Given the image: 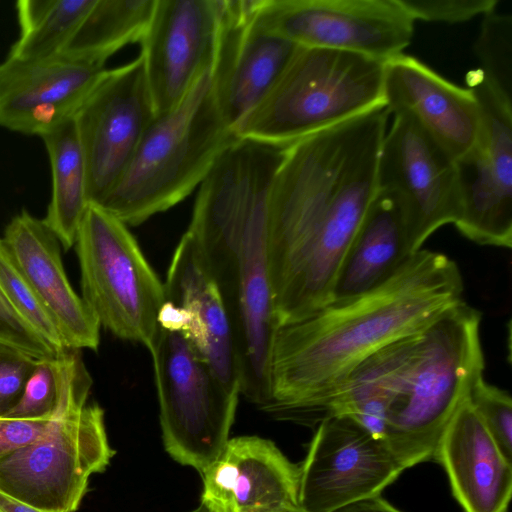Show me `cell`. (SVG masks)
I'll use <instances>...</instances> for the list:
<instances>
[{"mask_svg":"<svg viewBox=\"0 0 512 512\" xmlns=\"http://www.w3.org/2000/svg\"><path fill=\"white\" fill-rule=\"evenodd\" d=\"M238 138L219 112L207 71L175 108L154 119L98 206L139 225L187 197Z\"/></svg>","mask_w":512,"mask_h":512,"instance_id":"277c9868","label":"cell"},{"mask_svg":"<svg viewBox=\"0 0 512 512\" xmlns=\"http://www.w3.org/2000/svg\"><path fill=\"white\" fill-rule=\"evenodd\" d=\"M377 191L398 206L413 254L461 213L457 162L408 113L394 114L377 163Z\"/></svg>","mask_w":512,"mask_h":512,"instance_id":"9c48e42d","label":"cell"},{"mask_svg":"<svg viewBox=\"0 0 512 512\" xmlns=\"http://www.w3.org/2000/svg\"><path fill=\"white\" fill-rule=\"evenodd\" d=\"M481 318L463 300L423 330L386 421L384 441L404 470L433 458L448 422L483 377Z\"/></svg>","mask_w":512,"mask_h":512,"instance_id":"5b68a950","label":"cell"},{"mask_svg":"<svg viewBox=\"0 0 512 512\" xmlns=\"http://www.w3.org/2000/svg\"><path fill=\"white\" fill-rule=\"evenodd\" d=\"M165 300L182 308V334L231 392L240 394V365L230 317L195 237L186 231L173 254L164 283Z\"/></svg>","mask_w":512,"mask_h":512,"instance_id":"d6986e66","label":"cell"},{"mask_svg":"<svg viewBox=\"0 0 512 512\" xmlns=\"http://www.w3.org/2000/svg\"><path fill=\"white\" fill-rule=\"evenodd\" d=\"M481 121L472 150L457 162L461 213L454 224L467 239L512 246V100L495 92L481 71L467 74Z\"/></svg>","mask_w":512,"mask_h":512,"instance_id":"8fae6325","label":"cell"},{"mask_svg":"<svg viewBox=\"0 0 512 512\" xmlns=\"http://www.w3.org/2000/svg\"><path fill=\"white\" fill-rule=\"evenodd\" d=\"M149 351L165 450L202 473L229 440L239 393L221 383L181 333L159 326Z\"/></svg>","mask_w":512,"mask_h":512,"instance_id":"ba28073f","label":"cell"},{"mask_svg":"<svg viewBox=\"0 0 512 512\" xmlns=\"http://www.w3.org/2000/svg\"><path fill=\"white\" fill-rule=\"evenodd\" d=\"M3 240L56 323L66 347L97 350L100 325L68 281L61 243L43 219L23 209L6 226Z\"/></svg>","mask_w":512,"mask_h":512,"instance_id":"ffe728a7","label":"cell"},{"mask_svg":"<svg viewBox=\"0 0 512 512\" xmlns=\"http://www.w3.org/2000/svg\"><path fill=\"white\" fill-rule=\"evenodd\" d=\"M0 344L36 359L57 356L48 343L12 309L1 293Z\"/></svg>","mask_w":512,"mask_h":512,"instance_id":"1f68e13d","label":"cell"},{"mask_svg":"<svg viewBox=\"0 0 512 512\" xmlns=\"http://www.w3.org/2000/svg\"><path fill=\"white\" fill-rule=\"evenodd\" d=\"M386 61L350 51L299 46L235 133L239 138L288 146L385 105Z\"/></svg>","mask_w":512,"mask_h":512,"instance_id":"8992f818","label":"cell"},{"mask_svg":"<svg viewBox=\"0 0 512 512\" xmlns=\"http://www.w3.org/2000/svg\"><path fill=\"white\" fill-rule=\"evenodd\" d=\"M38 360L0 344V417L18 402Z\"/></svg>","mask_w":512,"mask_h":512,"instance_id":"d6a6232c","label":"cell"},{"mask_svg":"<svg viewBox=\"0 0 512 512\" xmlns=\"http://www.w3.org/2000/svg\"><path fill=\"white\" fill-rule=\"evenodd\" d=\"M259 23L301 47L389 60L410 45L415 21L398 0H254Z\"/></svg>","mask_w":512,"mask_h":512,"instance_id":"30bf717a","label":"cell"},{"mask_svg":"<svg viewBox=\"0 0 512 512\" xmlns=\"http://www.w3.org/2000/svg\"><path fill=\"white\" fill-rule=\"evenodd\" d=\"M201 474V505L209 512H277L298 506L299 467L264 438L229 439Z\"/></svg>","mask_w":512,"mask_h":512,"instance_id":"ac0fdd59","label":"cell"},{"mask_svg":"<svg viewBox=\"0 0 512 512\" xmlns=\"http://www.w3.org/2000/svg\"><path fill=\"white\" fill-rule=\"evenodd\" d=\"M336 512H402L380 496L367 499Z\"/></svg>","mask_w":512,"mask_h":512,"instance_id":"e575fe53","label":"cell"},{"mask_svg":"<svg viewBox=\"0 0 512 512\" xmlns=\"http://www.w3.org/2000/svg\"><path fill=\"white\" fill-rule=\"evenodd\" d=\"M468 401L505 456L512 460V400L510 394L487 383L481 377L472 386Z\"/></svg>","mask_w":512,"mask_h":512,"instance_id":"f1b7e54d","label":"cell"},{"mask_svg":"<svg viewBox=\"0 0 512 512\" xmlns=\"http://www.w3.org/2000/svg\"><path fill=\"white\" fill-rule=\"evenodd\" d=\"M191 512H209L203 505H200L197 509Z\"/></svg>","mask_w":512,"mask_h":512,"instance_id":"74e56055","label":"cell"},{"mask_svg":"<svg viewBox=\"0 0 512 512\" xmlns=\"http://www.w3.org/2000/svg\"><path fill=\"white\" fill-rule=\"evenodd\" d=\"M384 99L389 113H408L456 162L474 147L481 111L470 88L457 86L415 57L385 63Z\"/></svg>","mask_w":512,"mask_h":512,"instance_id":"e0dca14e","label":"cell"},{"mask_svg":"<svg viewBox=\"0 0 512 512\" xmlns=\"http://www.w3.org/2000/svg\"><path fill=\"white\" fill-rule=\"evenodd\" d=\"M411 255L398 206L391 196L377 191L339 269L331 301L379 286Z\"/></svg>","mask_w":512,"mask_h":512,"instance_id":"603a6c76","label":"cell"},{"mask_svg":"<svg viewBox=\"0 0 512 512\" xmlns=\"http://www.w3.org/2000/svg\"><path fill=\"white\" fill-rule=\"evenodd\" d=\"M58 399L46 432L0 460V491L47 512H75L92 474L108 466L104 412L86 405L92 379L79 350L54 358Z\"/></svg>","mask_w":512,"mask_h":512,"instance_id":"3957f363","label":"cell"},{"mask_svg":"<svg viewBox=\"0 0 512 512\" xmlns=\"http://www.w3.org/2000/svg\"><path fill=\"white\" fill-rule=\"evenodd\" d=\"M53 416L40 419L0 417V460L42 436Z\"/></svg>","mask_w":512,"mask_h":512,"instance_id":"836d02e7","label":"cell"},{"mask_svg":"<svg viewBox=\"0 0 512 512\" xmlns=\"http://www.w3.org/2000/svg\"><path fill=\"white\" fill-rule=\"evenodd\" d=\"M221 0H156L140 40L156 117L175 108L210 71Z\"/></svg>","mask_w":512,"mask_h":512,"instance_id":"9a60e30c","label":"cell"},{"mask_svg":"<svg viewBox=\"0 0 512 512\" xmlns=\"http://www.w3.org/2000/svg\"><path fill=\"white\" fill-rule=\"evenodd\" d=\"M156 0H95L61 56L105 66L124 46L140 42Z\"/></svg>","mask_w":512,"mask_h":512,"instance_id":"d4e9b609","label":"cell"},{"mask_svg":"<svg viewBox=\"0 0 512 512\" xmlns=\"http://www.w3.org/2000/svg\"><path fill=\"white\" fill-rule=\"evenodd\" d=\"M0 293L57 355L68 349L56 323L21 271L3 238H0Z\"/></svg>","mask_w":512,"mask_h":512,"instance_id":"4316f807","label":"cell"},{"mask_svg":"<svg viewBox=\"0 0 512 512\" xmlns=\"http://www.w3.org/2000/svg\"><path fill=\"white\" fill-rule=\"evenodd\" d=\"M82 299L100 327L151 348L165 302L160 281L127 225L89 203L76 234Z\"/></svg>","mask_w":512,"mask_h":512,"instance_id":"52a82bcc","label":"cell"},{"mask_svg":"<svg viewBox=\"0 0 512 512\" xmlns=\"http://www.w3.org/2000/svg\"><path fill=\"white\" fill-rule=\"evenodd\" d=\"M474 51L487 83L512 100V16L496 10L484 15Z\"/></svg>","mask_w":512,"mask_h":512,"instance_id":"83f0119b","label":"cell"},{"mask_svg":"<svg viewBox=\"0 0 512 512\" xmlns=\"http://www.w3.org/2000/svg\"><path fill=\"white\" fill-rule=\"evenodd\" d=\"M277 512H305V511H303L299 506H290V507L283 508Z\"/></svg>","mask_w":512,"mask_h":512,"instance_id":"8d00e7d4","label":"cell"},{"mask_svg":"<svg viewBox=\"0 0 512 512\" xmlns=\"http://www.w3.org/2000/svg\"><path fill=\"white\" fill-rule=\"evenodd\" d=\"M54 358L37 361L18 402L5 417L40 419L54 414L58 399Z\"/></svg>","mask_w":512,"mask_h":512,"instance_id":"f546056e","label":"cell"},{"mask_svg":"<svg viewBox=\"0 0 512 512\" xmlns=\"http://www.w3.org/2000/svg\"><path fill=\"white\" fill-rule=\"evenodd\" d=\"M434 459L445 469L464 512H507L512 493V460L468 399L437 443Z\"/></svg>","mask_w":512,"mask_h":512,"instance_id":"44dd1931","label":"cell"},{"mask_svg":"<svg viewBox=\"0 0 512 512\" xmlns=\"http://www.w3.org/2000/svg\"><path fill=\"white\" fill-rule=\"evenodd\" d=\"M41 138L52 174L51 200L43 221L67 251L75 244L78 227L89 204L86 163L74 118Z\"/></svg>","mask_w":512,"mask_h":512,"instance_id":"cb8c5ba5","label":"cell"},{"mask_svg":"<svg viewBox=\"0 0 512 512\" xmlns=\"http://www.w3.org/2000/svg\"><path fill=\"white\" fill-rule=\"evenodd\" d=\"M95 0H20V34L8 57L38 61L59 56Z\"/></svg>","mask_w":512,"mask_h":512,"instance_id":"484cf974","label":"cell"},{"mask_svg":"<svg viewBox=\"0 0 512 512\" xmlns=\"http://www.w3.org/2000/svg\"><path fill=\"white\" fill-rule=\"evenodd\" d=\"M73 118L86 163L88 202L99 205L156 118L141 55L106 69Z\"/></svg>","mask_w":512,"mask_h":512,"instance_id":"7c38bea8","label":"cell"},{"mask_svg":"<svg viewBox=\"0 0 512 512\" xmlns=\"http://www.w3.org/2000/svg\"><path fill=\"white\" fill-rule=\"evenodd\" d=\"M403 470L384 440L349 417L325 416L299 467L298 506L336 512L380 496Z\"/></svg>","mask_w":512,"mask_h":512,"instance_id":"4fadbf2b","label":"cell"},{"mask_svg":"<svg viewBox=\"0 0 512 512\" xmlns=\"http://www.w3.org/2000/svg\"><path fill=\"white\" fill-rule=\"evenodd\" d=\"M0 512H47L19 501L0 491Z\"/></svg>","mask_w":512,"mask_h":512,"instance_id":"d590c367","label":"cell"},{"mask_svg":"<svg viewBox=\"0 0 512 512\" xmlns=\"http://www.w3.org/2000/svg\"><path fill=\"white\" fill-rule=\"evenodd\" d=\"M463 292L457 264L442 253L420 249L379 286L278 326L267 398L260 408L284 418L321 412L357 365L428 327L463 301Z\"/></svg>","mask_w":512,"mask_h":512,"instance_id":"6da1fadb","label":"cell"},{"mask_svg":"<svg viewBox=\"0 0 512 512\" xmlns=\"http://www.w3.org/2000/svg\"><path fill=\"white\" fill-rule=\"evenodd\" d=\"M414 21L459 24L497 9L498 0H398Z\"/></svg>","mask_w":512,"mask_h":512,"instance_id":"4dcf8cb0","label":"cell"},{"mask_svg":"<svg viewBox=\"0 0 512 512\" xmlns=\"http://www.w3.org/2000/svg\"><path fill=\"white\" fill-rule=\"evenodd\" d=\"M298 47L259 23L254 0H221L210 77L219 112L234 132L267 95Z\"/></svg>","mask_w":512,"mask_h":512,"instance_id":"5bb4252c","label":"cell"},{"mask_svg":"<svg viewBox=\"0 0 512 512\" xmlns=\"http://www.w3.org/2000/svg\"><path fill=\"white\" fill-rule=\"evenodd\" d=\"M105 71L61 55L38 61L7 57L0 63V126L41 137L73 118Z\"/></svg>","mask_w":512,"mask_h":512,"instance_id":"2e32d148","label":"cell"},{"mask_svg":"<svg viewBox=\"0 0 512 512\" xmlns=\"http://www.w3.org/2000/svg\"><path fill=\"white\" fill-rule=\"evenodd\" d=\"M281 157L245 147L222 157L200 184L187 231L197 240L233 328L240 393L261 407L277 328L267 260V213Z\"/></svg>","mask_w":512,"mask_h":512,"instance_id":"7a4b0ae2","label":"cell"},{"mask_svg":"<svg viewBox=\"0 0 512 512\" xmlns=\"http://www.w3.org/2000/svg\"><path fill=\"white\" fill-rule=\"evenodd\" d=\"M423 330L398 339L363 360L330 395L321 412L325 416L349 417L384 440L390 405L412 363Z\"/></svg>","mask_w":512,"mask_h":512,"instance_id":"7402d4cb","label":"cell"}]
</instances>
